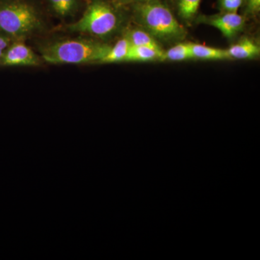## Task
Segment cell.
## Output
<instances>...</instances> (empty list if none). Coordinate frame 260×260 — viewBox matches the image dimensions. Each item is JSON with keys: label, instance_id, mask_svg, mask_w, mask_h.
<instances>
[{"label": "cell", "instance_id": "cell-3", "mask_svg": "<svg viewBox=\"0 0 260 260\" xmlns=\"http://www.w3.org/2000/svg\"><path fill=\"white\" fill-rule=\"evenodd\" d=\"M42 26L40 17L31 5L18 0L0 3V31L12 40L26 39Z\"/></svg>", "mask_w": 260, "mask_h": 260}, {"label": "cell", "instance_id": "cell-1", "mask_svg": "<svg viewBox=\"0 0 260 260\" xmlns=\"http://www.w3.org/2000/svg\"><path fill=\"white\" fill-rule=\"evenodd\" d=\"M134 15L140 28L157 41L179 42L186 37V29L160 0H143L135 3Z\"/></svg>", "mask_w": 260, "mask_h": 260}, {"label": "cell", "instance_id": "cell-5", "mask_svg": "<svg viewBox=\"0 0 260 260\" xmlns=\"http://www.w3.org/2000/svg\"><path fill=\"white\" fill-rule=\"evenodd\" d=\"M198 22L211 25L221 32L227 39H232L244 28L245 18L237 13H220L200 17Z\"/></svg>", "mask_w": 260, "mask_h": 260}, {"label": "cell", "instance_id": "cell-4", "mask_svg": "<svg viewBox=\"0 0 260 260\" xmlns=\"http://www.w3.org/2000/svg\"><path fill=\"white\" fill-rule=\"evenodd\" d=\"M119 15L107 3L95 1L91 3L81 18L68 26L70 31L81 32L100 38L112 35L119 25Z\"/></svg>", "mask_w": 260, "mask_h": 260}, {"label": "cell", "instance_id": "cell-6", "mask_svg": "<svg viewBox=\"0 0 260 260\" xmlns=\"http://www.w3.org/2000/svg\"><path fill=\"white\" fill-rule=\"evenodd\" d=\"M40 64L41 58L30 47L20 42L11 43L0 61V65L5 67H36Z\"/></svg>", "mask_w": 260, "mask_h": 260}, {"label": "cell", "instance_id": "cell-2", "mask_svg": "<svg viewBox=\"0 0 260 260\" xmlns=\"http://www.w3.org/2000/svg\"><path fill=\"white\" fill-rule=\"evenodd\" d=\"M110 46L91 39L59 41L41 48L42 59L50 64H99Z\"/></svg>", "mask_w": 260, "mask_h": 260}, {"label": "cell", "instance_id": "cell-9", "mask_svg": "<svg viewBox=\"0 0 260 260\" xmlns=\"http://www.w3.org/2000/svg\"><path fill=\"white\" fill-rule=\"evenodd\" d=\"M164 61V51L162 49L131 46L125 61Z\"/></svg>", "mask_w": 260, "mask_h": 260}, {"label": "cell", "instance_id": "cell-7", "mask_svg": "<svg viewBox=\"0 0 260 260\" xmlns=\"http://www.w3.org/2000/svg\"><path fill=\"white\" fill-rule=\"evenodd\" d=\"M231 59H251L257 57L260 48L248 38H243L226 49Z\"/></svg>", "mask_w": 260, "mask_h": 260}, {"label": "cell", "instance_id": "cell-10", "mask_svg": "<svg viewBox=\"0 0 260 260\" xmlns=\"http://www.w3.org/2000/svg\"><path fill=\"white\" fill-rule=\"evenodd\" d=\"M124 37L128 39L132 47H149L161 49L158 41L142 28L129 29L125 32Z\"/></svg>", "mask_w": 260, "mask_h": 260}, {"label": "cell", "instance_id": "cell-15", "mask_svg": "<svg viewBox=\"0 0 260 260\" xmlns=\"http://www.w3.org/2000/svg\"><path fill=\"white\" fill-rule=\"evenodd\" d=\"M244 0H218V7L221 13H237Z\"/></svg>", "mask_w": 260, "mask_h": 260}, {"label": "cell", "instance_id": "cell-13", "mask_svg": "<svg viewBox=\"0 0 260 260\" xmlns=\"http://www.w3.org/2000/svg\"><path fill=\"white\" fill-rule=\"evenodd\" d=\"M202 0H177L179 16L184 21L191 22L198 15Z\"/></svg>", "mask_w": 260, "mask_h": 260}, {"label": "cell", "instance_id": "cell-14", "mask_svg": "<svg viewBox=\"0 0 260 260\" xmlns=\"http://www.w3.org/2000/svg\"><path fill=\"white\" fill-rule=\"evenodd\" d=\"M51 9L60 17L70 16L78 8L77 0H49Z\"/></svg>", "mask_w": 260, "mask_h": 260}, {"label": "cell", "instance_id": "cell-16", "mask_svg": "<svg viewBox=\"0 0 260 260\" xmlns=\"http://www.w3.org/2000/svg\"><path fill=\"white\" fill-rule=\"evenodd\" d=\"M12 42H13V40L10 37L5 35L3 32L0 31V61H1L5 50L11 44Z\"/></svg>", "mask_w": 260, "mask_h": 260}, {"label": "cell", "instance_id": "cell-12", "mask_svg": "<svg viewBox=\"0 0 260 260\" xmlns=\"http://www.w3.org/2000/svg\"><path fill=\"white\" fill-rule=\"evenodd\" d=\"M191 43H179L164 51V61H181L193 59Z\"/></svg>", "mask_w": 260, "mask_h": 260}, {"label": "cell", "instance_id": "cell-11", "mask_svg": "<svg viewBox=\"0 0 260 260\" xmlns=\"http://www.w3.org/2000/svg\"><path fill=\"white\" fill-rule=\"evenodd\" d=\"M131 44L126 37H123L116 43L115 45L111 47L107 54L101 60L99 64L119 62L125 61Z\"/></svg>", "mask_w": 260, "mask_h": 260}, {"label": "cell", "instance_id": "cell-18", "mask_svg": "<svg viewBox=\"0 0 260 260\" xmlns=\"http://www.w3.org/2000/svg\"><path fill=\"white\" fill-rule=\"evenodd\" d=\"M119 3H123V4H129V3H138L140 2L143 1V0H118Z\"/></svg>", "mask_w": 260, "mask_h": 260}, {"label": "cell", "instance_id": "cell-8", "mask_svg": "<svg viewBox=\"0 0 260 260\" xmlns=\"http://www.w3.org/2000/svg\"><path fill=\"white\" fill-rule=\"evenodd\" d=\"M193 59L201 60H230L226 49H218L203 44H191Z\"/></svg>", "mask_w": 260, "mask_h": 260}, {"label": "cell", "instance_id": "cell-17", "mask_svg": "<svg viewBox=\"0 0 260 260\" xmlns=\"http://www.w3.org/2000/svg\"><path fill=\"white\" fill-rule=\"evenodd\" d=\"M247 11L251 14L259 12L260 0H246Z\"/></svg>", "mask_w": 260, "mask_h": 260}]
</instances>
